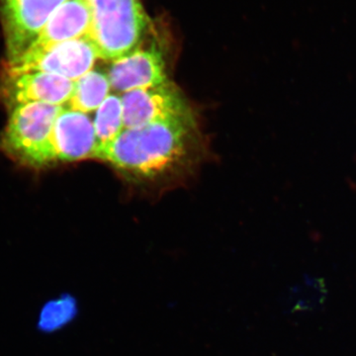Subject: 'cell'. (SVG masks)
Segmentation results:
<instances>
[{
  "instance_id": "cell-4",
  "label": "cell",
  "mask_w": 356,
  "mask_h": 356,
  "mask_svg": "<svg viewBox=\"0 0 356 356\" xmlns=\"http://www.w3.org/2000/svg\"><path fill=\"white\" fill-rule=\"evenodd\" d=\"M98 57L88 37L40 49H28L19 58L6 63V74L49 72L76 81L92 70Z\"/></svg>"
},
{
  "instance_id": "cell-3",
  "label": "cell",
  "mask_w": 356,
  "mask_h": 356,
  "mask_svg": "<svg viewBox=\"0 0 356 356\" xmlns=\"http://www.w3.org/2000/svg\"><path fill=\"white\" fill-rule=\"evenodd\" d=\"M63 108L44 103H28L10 109L0 140L2 151L21 165L38 168L51 165L49 139Z\"/></svg>"
},
{
  "instance_id": "cell-5",
  "label": "cell",
  "mask_w": 356,
  "mask_h": 356,
  "mask_svg": "<svg viewBox=\"0 0 356 356\" xmlns=\"http://www.w3.org/2000/svg\"><path fill=\"white\" fill-rule=\"evenodd\" d=\"M121 98L125 129L166 121L194 123L191 110L181 92L168 81L154 88L124 93Z\"/></svg>"
},
{
  "instance_id": "cell-9",
  "label": "cell",
  "mask_w": 356,
  "mask_h": 356,
  "mask_svg": "<svg viewBox=\"0 0 356 356\" xmlns=\"http://www.w3.org/2000/svg\"><path fill=\"white\" fill-rule=\"evenodd\" d=\"M107 76L111 88L123 95L168 83L165 60L156 48H138L114 60Z\"/></svg>"
},
{
  "instance_id": "cell-10",
  "label": "cell",
  "mask_w": 356,
  "mask_h": 356,
  "mask_svg": "<svg viewBox=\"0 0 356 356\" xmlns=\"http://www.w3.org/2000/svg\"><path fill=\"white\" fill-rule=\"evenodd\" d=\"M91 23L92 15L86 0H67L51 16L39 36L28 49L44 48L88 37Z\"/></svg>"
},
{
  "instance_id": "cell-11",
  "label": "cell",
  "mask_w": 356,
  "mask_h": 356,
  "mask_svg": "<svg viewBox=\"0 0 356 356\" xmlns=\"http://www.w3.org/2000/svg\"><path fill=\"white\" fill-rule=\"evenodd\" d=\"M110 88L108 76L90 70L74 81V95L67 103L69 108L84 114L96 111L110 95Z\"/></svg>"
},
{
  "instance_id": "cell-8",
  "label": "cell",
  "mask_w": 356,
  "mask_h": 356,
  "mask_svg": "<svg viewBox=\"0 0 356 356\" xmlns=\"http://www.w3.org/2000/svg\"><path fill=\"white\" fill-rule=\"evenodd\" d=\"M96 149L95 126L88 114L64 107L49 139L51 163L95 158Z\"/></svg>"
},
{
  "instance_id": "cell-6",
  "label": "cell",
  "mask_w": 356,
  "mask_h": 356,
  "mask_svg": "<svg viewBox=\"0 0 356 356\" xmlns=\"http://www.w3.org/2000/svg\"><path fill=\"white\" fill-rule=\"evenodd\" d=\"M67 0H2L7 62L19 58Z\"/></svg>"
},
{
  "instance_id": "cell-13",
  "label": "cell",
  "mask_w": 356,
  "mask_h": 356,
  "mask_svg": "<svg viewBox=\"0 0 356 356\" xmlns=\"http://www.w3.org/2000/svg\"><path fill=\"white\" fill-rule=\"evenodd\" d=\"M79 303L72 295L63 294L44 304L40 312L38 327L43 332H54L63 329L76 318Z\"/></svg>"
},
{
  "instance_id": "cell-12",
  "label": "cell",
  "mask_w": 356,
  "mask_h": 356,
  "mask_svg": "<svg viewBox=\"0 0 356 356\" xmlns=\"http://www.w3.org/2000/svg\"><path fill=\"white\" fill-rule=\"evenodd\" d=\"M97 151L99 147L113 142L124 129L123 103L120 96L110 95L96 110L95 120Z\"/></svg>"
},
{
  "instance_id": "cell-7",
  "label": "cell",
  "mask_w": 356,
  "mask_h": 356,
  "mask_svg": "<svg viewBox=\"0 0 356 356\" xmlns=\"http://www.w3.org/2000/svg\"><path fill=\"white\" fill-rule=\"evenodd\" d=\"M74 81L49 72L6 74L0 95L9 109L28 103L64 107L74 95Z\"/></svg>"
},
{
  "instance_id": "cell-2",
  "label": "cell",
  "mask_w": 356,
  "mask_h": 356,
  "mask_svg": "<svg viewBox=\"0 0 356 356\" xmlns=\"http://www.w3.org/2000/svg\"><path fill=\"white\" fill-rule=\"evenodd\" d=\"M92 23L88 38L98 57L118 60L138 49L149 27L140 0H86Z\"/></svg>"
},
{
  "instance_id": "cell-1",
  "label": "cell",
  "mask_w": 356,
  "mask_h": 356,
  "mask_svg": "<svg viewBox=\"0 0 356 356\" xmlns=\"http://www.w3.org/2000/svg\"><path fill=\"white\" fill-rule=\"evenodd\" d=\"M192 122L166 121L124 129L110 144L96 151V159L119 170L153 177L175 165L186 154Z\"/></svg>"
}]
</instances>
